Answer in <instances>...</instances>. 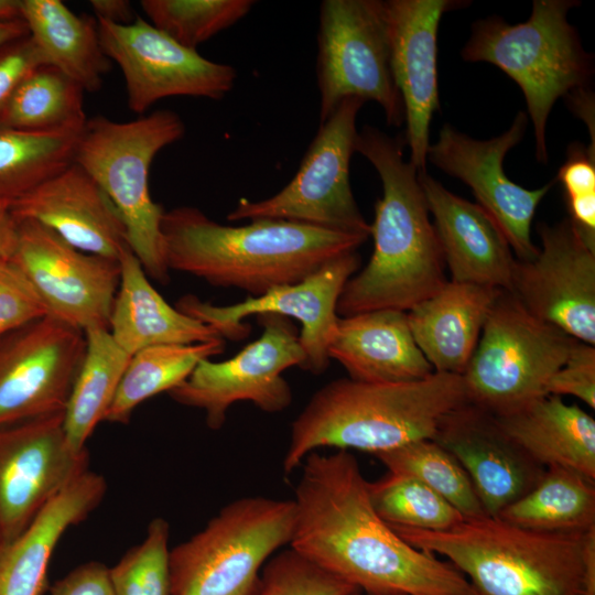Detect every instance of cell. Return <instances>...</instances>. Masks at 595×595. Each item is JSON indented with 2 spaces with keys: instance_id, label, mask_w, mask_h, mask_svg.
<instances>
[{
  "instance_id": "obj_1",
  "label": "cell",
  "mask_w": 595,
  "mask_h": 595,
  "mask_svg": "<svg viewBox=\"0 0 595 595\" xmlns=\"http://www.w3.org/2000/svg\"><path fill=\"white\" fill-rule=\"evenodd\" d=\"M301 466L291 549L365 593L476 595L454 565L412 547L378 516L348 451L312 452Z\"/></svg>"
},
{
  "instance_id": "obj_2",
  "label": "cell",
  "mask_w": 595,
  "mask_h": 595,
  "mask_svg": "<svg viewBox=\"0 0 595 595\" xmlns=\"http://www.w3.org/2000/svg\"><path fill=\"white\" fill-rule=\"evenodd\" d=\"M405 142L365 126L355 152L376 169L382 197L370 225L374 251L367 266L344 285L336 312L349 316L376 310L408 312L448 281L435 228L430 220L418 170L404 160Z\"/></svg>"
},
{
  "instance_id": "obj_3",
  "label": "cell",
  "mask_w": 595,
  "mask_h": 595,
  "mask_svg": "<svg viewBox=\"0 0 595 595\" xmlns=\"http://www.w3.org/2000/svg\"><path fill=\"white\" fill-rule=\"evenodd\" d=\"M161 231L170 270L253 298L302 281L368 239L282 219L223 225L193 206L165 210Z\"/></svg>"
},
{
  "instance_id": "obj_4",
  "label": "cell",
  "mask_w": 595,
  "mask_h": 595,
  "mask_svg": "<svg viewBox=\"0 0 595 595\" xmlns=\"http://www.w3.org/2000/svg\"><path fill=\"white\" fill-rule=\"evenodd\" d=\"M466 401L463 378L454 374L433 372L396 383L333 380L311 397L293 421L283 469L292 473L322 447L377 456L433 439L441 420Z\"/></svg>"
},
{
  "instance_id": "obj_5",
  "label": "cell",
  "mask_w": 595,
  "mask_h": 595,
  "mask_svg": "<svg viewBox=\"0 0 595 595\" xmlns=\"http://www.w3.org/2000/svg\"><path fill=\"white\" fill-rule=\"evenodd\" d=\"M412 547L445 556L476 595H583L586 533H544L497 517L444 531L392 528Z\"/></svg>"
},
{
  "instance_id": "obj_6",
  "label": "cell",
  "mask_w": 595,
  "mask_h": 595,
  "mask_svg": "<svg viewBox=\"0 0 595 595\" xmlns=\"http://www.w3.org/2000/svg\"><path fill=\"white\" fill-rule=\"evenodd\" d=\"M578 2L536 0L526 22L498 17L477 21L462 50L467 62L491 63L521 88L533 125L536 156L548 163L547 122L554 102L589 86L593 57L582 45L567 12Z\"/></svg>"
},
{
  "instance_id": "obj_7",
  "label": "cell",
  "mask_w": 595,
  "mask_h": 595,
  "mask_svg": "<svg viewBox=\"0 0 595 595\" xmlns=\"http://www.w3.org/2000/svg\"><path fill=\"white\" fill-rule=\"evenodd\" d=\"M185 133L182 118L170 109L119 122L104 116L87 119L74 162L107 194L127 231L128 245L147 275L170 281L161 223L164 208L149 188L150 166L165 147Z\"/></svg>"
},
{
  "instance_id": "obj_8",
  "label": "cell",
  "mask_w": 595,
  "mask_h": 595,
  "mask_svg": "<svg viewBox=\"0 0 595 595\" xmlns=\"http://www.w3.org/2000/svg\"><path fill=\"white\" fill-rule=\"evenodd\" d=\"M293 500L250 496L223 507L170 550L171 595H251L264 563L290 544Z\"/></svg>"
},
{
  "instance_id": "obj_9",
  "label": "cell",
  "mask_w": 595,
  "mask_h": 595,
  "mask_svg": "<svg viewBox=\"0 0 595 595\" xmlns=\"http://www.w3.org/2000/svg\"><path fill=\"white\" fill-rule=\"evenodd\" d=\"M574 342L501 290L462 375L467 401L501 416L545 396Z\"/></svg>"
},
{
  "instance_id": "obj_10",
  "label": "cell",
  "mask_w": 595,
  "mask_h": 595,
  "mask_svg": "<svg viewBox=\"0 0 595 595\" xmlns=\"http://www.w3.org/2000/svg\"><path fill=\"white\" fill-rule=\"evenodd\" d=\"M317 47L321 123L342 100L351 97L377 102L390 126L404 122L402 98L391 71L383 1L324 0Z\"/></svg>"
},
{
  "instance_id": "obj_11",
  "label": "cell",
  "mask_w": 595,
  "mask_h": 595,
  "mask_svg": "<svg viewBox=\"0 0 595 595\" xmlns=\"http://www.w3.org/2000/svg\"><path fill=\"white\" fill-rule=\"evenodd\" d=\"M364 101H340L321 123L294 177L261 201L241 198L227 220L282 219L369 237L370 225L353 195L349 167L357 137L356 118Z\"/></svg>"
},
{
  "instance_id": "obj_12",
  "label": "cell",
  "mask_w": 595,
  "mask_h": 595,
  "mask_svg": "<svg viewBox=\"0 0 595 595\" xmlns=\"http://www.w3.org/2000/svg\"><path fill=\"white\" fill-rule=\"evenodd\" d=\"M257 320L262 327L258 339L227 360L199 361L167 392L182 405L202 409L210 430L221 429L228 409L238 401H250L267 413L281 412L292 403V390L282 372L301 368L305 360L298 329L278 314L257 315Z\"/></svg>"
},
{
  "instance_id": "obj_13",
  "label": "cell",
  "mask_w": 595,
  "mask_h": 595,
  "mask_svg": "<svg viewBox=\"0 0 595 595\" xmlns=\"http://www.w3.org/2000/svg\"><path fill=\"white\" fill-rule=\"evenodd\" d=\"M359 266L357 250L349 251L329 260L302 281L275 286L260 296H248L231 305H215L187 294L178 299L175 307L232 342L249 336L250 325L244 320L250 315L292 317L302 325L299 339L305 360L301 369L321 375L329 365L327 348L339 318L336 312L339 295Z\"/></svg>"
},
{
  "instance_id": "obj_14",
  "label": "cell",
  "mask_w": 595,
  "mask_h": 595,
  "mask_svg": "<svg viewBox=\"0 0 595 595\" xmlns=\"http://www.w3.org/2000/svg\"><path fill=\"white\" fill-rule=\"evenodd\" d=\"M97 22L101 48L121 68L127 102L136 113L172 96L220 100L235 86V67L205 58L139 15L123 25Z\"/></svg>"
},
{
  "instance_id": "obj_15",
  "label": "cell",
  "mask_w": 595,
  "mask_h": 595,
  "mask_svg": "<svg viewBox=\"0 0 595 595\" xmlns=\"http://www.w3.org/2000/svg\"><path fill=\"white\" fill-rule=\"evenodd\" d=\"M63 420L61 412L0 426V547L88 470V451L69 445Z\"/></svg>"
},
{
  "instance_id": "obj_16",
  "label": "cell",
  "mask_w": 595,
  "mask_h": 595,
  "mask_svg": "<svg viewBox=\"0 0 595 595\" xmlns=\"http://www.w3.org/2000/svg\"><path fill=\"white\" fill-rule=\"evenodd\" d=\"M85 332L45 315L0 336V426L64 412Z\"/></svg>"
},
{
  "instance_id": "obj_17",
  "label": "cell",
  "mask_w": 595,
  "mask_h": 595,
  "mask_svg": "<svg viewBox=\"0 0 595 595\" xmlns=\"http://www.w3.org/2000/svg\"><path fill=\"white\" fill-rule=\"evenodd\" d=\"M11 259L48 315L83 332L108 328L120 280L119 260L78 250L31 219L18 220Z\"/></svg>"
},
{
  "instance_id": "obj_18",
  "label": "cell",
  "mask_w": 595,
  "mask_h": 595,
  "mask_svg": "<svg viewBox=\"0 0 595 595\" xmlns=\"http://www.w3.org/2000/svg\"><path fill=\"white\" fill-rule=\"evenodd\" d=\"M527 126V113L519 111L506 132L482 141L444 125L426 153L432 164L470 187L477 204L501 229L516 259L522 261L532 260L539 253L531 239V224L539 203L554 184L552 181L528 190L505 174L504 159L522 140Z\"/></svg>"
},
{
  "instance_id": "obj_19",
  "label": "cell",
  "mask_w": 595,
  "mask_h": 595,
  "mask_svg": "<svg viewBox=\"0 0 595 595\" xmlns=\"http://www.w3.org/2000/svg\"><path fill=\"white\" fill-rule=\"evenodd\" d=\"M541 248L528 261L516 259L512 293L534 316L571 337L595 344V250L569 218L540 224Z\"/></svg>"
},
{
  "instance_id": "obj_20",
  "label": "cell",
  "mask_w": 595,
  "mask_h": 595,
  "mask_svg": "<svg viewBox=\"0 0 595 595\" xmlns=\"http://www.w3.org/2000/svg\"><path fill=\"white\" fill-rule=\"evenodd\" d=\"M452 0H388L383 10L394 83L404 108V142L409 162L425 171L430 123L440 110L436 39L444 12L458 8Z\"/></svg>"
},
{
  "instance_id": "obj_21",
  "label": "cell",
  "mask_w": 595,
  "mask_h": 595,
  "mask_svg": "<svg viewBox=\"0 0 595 595\" xmlns=\"http://www.w3.org/2000/svg\"><path fill=\"white\" fill-rule=\"evenodd\" d=\"M432 440L462 465L489 517L528 493L545 469L506 434L495 415L468 401L441 420Z\"/></svg>"
},
{
  "instance_id": "obj_22",
  "label": "cell",
  "mask_w": 595,
  "mask_h": 595,
  "mask_svg": "<svg viewBox=\"0 0 595 595\" xmlns=\"http://www.w3.org/2000/svg\"><path fill=\"white\" fill-rule=\"evenodd\" d=\"M86 253L119 260L130 249L123 221L95 180L74 161L9 205Z\"/></svg>"
},
{
  "instance_id": "obj_23",
  "label": "cell",
  "mask_w": 595,
  "mask_h": 595,
  "mask_svg": "<svg viewBox=\"0 0 595 595\" xmlns=\"http://www.w3.org/2000/svg\"><path fill=\"white\" fill-rule=\"evenodd\" d=\"M451 281L510 291L516 258L493 217L477 203L446 190L426 171L418 172Z\"/></svg>"
},
{
  "instance_id": "obj_24",
  "label": "cell",
  "mask_w": 595,
  "mask_h": 595,
  "mask_svg": "<svg viewBox=\"0 0 595 595\" xmlns=\"http://www.w3.org/2000/svg\"><path fill=\"white\" fill-rule=\"evenodd\" d=\"M327 354L360 382H410L434 372L414 342L407 312L398 310L339 316Z\"/></svg>"
},
{
  "instance_id": "obj_25",
  "label": "cell",
  "mask_w": 595,
  "mask_h": 595,
  "mask_svg": "<svg viewBox=\"0 0 595 595\" xmlns=\"http://www.w3.org/2000/svg\"><path fill=\"white\" fill-rule=\"evenodd\" d=\"M107 484L86 470L63 489L12 542L0 547V595H42L62 536L101 502Z\"/></svg>"
},
{
  "instance_id": "obj_26",
  "label": "cell",
  "mask_w": 595,
  "mask_h": 595,
  "mask_svg": "<svg viewBox=\"0 0 595 595\" xmlns=\"http://www.w3.org/2000/svg\"><path fill=\"white\" fill-rule=\"evenodd\" d=\"M500 291L448 280L407 312L414 342L434 372L463 375Z\"/></svg>"
},
{
  "instance_id": "obj_27",
  "label": "cell",
  "mask_w": 595,
  "mask_h": 595,
  "mask_svg": "<svg viewBox=\"0 0 595 595\" xmlns=\"http://www.w3.org/2000/svg\"><path fill=\"white\" fill-rule=\"evenodd\" d=\"M119 263L120 280L108 329L129 355L151 346L223 338L212 326L170 305L152 285L131 249L121 253Z\"/></svg>"
},
{
  "instance_id": "obj_28",
  "label": "cell",
  "mask_w": 595,
  "mask_h": 595,
  "mask_svg": "<svg viewBox=\"0 0 595 595\" xmlns=\"http://www.w3.org/2000/svg\"><path fill=\"white\" fill-rule=\"evenodd\" d=\"M499 425L533 461L595 479V420L577 404L545 394L501 416Z\"/></svg>"
},
{
  "instance_id": "obj_29",
  "label": "cell",
  "mask_w": 595,
  "mask_h": 595,
  "mask_svg": "<svg viewBox=\"0 0 595 595\" xmlns=\"http://www.w3.org/2000/svg\"><path fill=\"white\" fill-rule=\"evenodd\" d=\"M23 21L47 63L85 91H98L111 61L104 53L97 19L76 14L60 0H23Z\"/></svg>"
},
{
  "instance_id": "obj_30",
  "label": "cell",
  "mask_w": 595,
  "mask_h": 595,
  "mask_svg": "<svg viewBox=\"0 0 595 595\" xmlns=\"http://www.w3.org/2000/svg\"><path fill=\"white\" fill-rule=\"evenodd\" d=\"M497 518L544 533H585L595 528V479L550 466L523 496Z\"/></svg>"
},
{
  "instance_id": "obj_31",
  "label": "cell",
  "mask_w": 595,
  "mask_h": 595,
  "mask_svg": "<svg viewBox=\"0 0 595 595\" xmlns=\"http://www.w3.org/2000/svg\"><path fill=\"white\" fill-rule=\"evenodd\" d=\"M86 350L64 410L63 426L77 452L86 442L115 398L131 355L112 338L108 328L85 331Z\"/></svg>"
},
{
  "instance_id": "obj_32",
  "label": "cell",
  "mask_w": 595,
  "mask_h": 595,
  "mask_svg": "<svg viewBox=\"0 0 595 595\" xmlns=\"http://www.w3.org/2000/svg\"><path fill=\"white\" fill-rule=\"evenodd\" d=\"M225 339L196 344H170L133 354L104 421L127 424L133 410L161 392L183 382L204 359L223 354Z\"/></svg>"
},
{
  "instance_id": "obj_33",
  "label": "cell",
  "mask_w": 595,
  "mask_h": 595,
  "mask_svg": "<svg viewBox=\"0 0 595 595\" xmlns=\"http://www.w3.org/2000/svg\"><path fill=\"white\" fill-rule=\"evenodd\" d=\"M85 90L63 72L43 64L29 73L0 111V126L26 132L82 129Z\"/></svg>"
},
{
  "instance_id": "obj_34",
  "label": "cell",
  "mask_w": 595,
  "mask_h": 595,
  "mask_svg": "<svg viewBox=\"0 0 595 595\" xmlns=\"http://www.w3.org/2000/svg\"><path fill=\"white\" fill-rule=\"evenodd\" d=\"M83 129L26 132L0 126V203L10 205L68 166Z\"/></svg>"
},
{
  "instance_id": "obj_35",
  "label": "cell",
  "mask_w": 595,
  "mask_h": 595,
  "mask_svg": "<svg viewBox=\"0 0 595 595\" xmlns=\"http://www.w3.org/2000/svg\"><path fill=\"white\" fill-rule=\"evenodd\" d=\"M376 457L389 472L414 477L426 485L465 519L486 516L462 465L432 439L414 441Z\"/></svg>"
},
{
  "instance_id": "obj_36",
  "label": "cell",
  "mask_w": 595,
  "mask_h": 595,
  "mask_svg": "<svg viewBox=\"0 0 595 595\" xmlns=\"http://www.w3.org/2000/svg\"><path fill=\"white\" fill-rule=\"evenodd\" d=\"M368 494L378 516L391 528L444 531L465 519L443 497L404 474L388 472L368 482Z\"/></svg>"
},
{
  "instance_id": "obj_37",
  "label": "cell",
  "mask_w": 595,
  "mask_h": 595,
  "mask_svg": "<svg viewBox=\"0 0 595 595\" xmlns=\"http://www.w3.org/2000/svg\"><path fill=\"white\" fill-rule=\"evenodd\" d=\"M252 0H142L151 24L178 44L196 47L245 18Z\"/></svg>"
},
{
  "instance_id": "obj_38",
  "label": "cell",
  "mask_w": 595,
  "mask_h": 595,
  "mask_svg": "<svg viewBox=\"0 0 595 595\" xmlns=\"http://www.w3.org/2000/svg\"><path fill=\"white\" fill-rule=\"evenodd\" d=\"M169 537L165 519L150 521L144 540L109 567L113 595H171Z\"/></svg>"
},
{
  "instance_id": "obj_39",
  "label": "cell",
  "mask_w": 595,
  "mask_h": 595,
  "mask_svg": "<svg viewBox=\"0 0 595 595\" xmlns=\"http://www.w3.org/2000/svg\"><path fill=\"white\" fill-rule=\"evenodd\" d=\"M357 589L293 549L272 555L251 595H348Z\"/></svg>"
},
{
  "instance_id": "obj_40",
  "label": "cell",
  "mask_w": 595,
  "mask_h": 595,
  "mask_svg": "<svg viewBox=\"0 0 595 595\" xmlns=\"http://www.w3.org/2000/svg\"><path fill=\"white\" fill-rule=\"evenodd\" d=\"M556 181L563 186L567 218L595 250V152L581 143L571 144Z\"/></svg>"
},
{
  "instance_id": "obj_41",
  "label": "cell",
  "mask_w": 595,
  "mask_h": 595,
  "mask_svg": "<svg viewBox=\"0 0 595 595\" xmlns=\"http://www.w3.org/2000/svg\"><path fill=\"white\" fill-rule=\"evenodd\" d=\"M47 315V310L11 258L0 259V336Z\"/></svg>"
},
{
  "instance_id": "obj_42",
  "label": "cell",
  "mask_w": 595,
  "mask_h": 595,
  "mask_svg": "<svg viewBox=\"0 0 595 595\" xmlns=\"http://www.w3.org/2000/svg\"><path fill=\"white\" fill-rule=\"evenodd\" d=\"M547 394L573 396L595 408V348L575 339L564 364L552 375Z\"/></svg>"
},
{
  "instance_id": "obj_43",
  "label": "cell",
  "mask_w": 595,
  "mask_h": 595,
  "mask_svg": "<svg viewBox=\"0 0 595 595\" xmlns=\"http://www.w3.org/2000/svg\"><path fill=\"white\" fill-rule=\"evenodd\" d=\"M48 64L30 34L0 46V111L34 68Z\"/></svg>"
},
{
  "instance_id": "obj_44",
  "label": "cell",
  "mask_w": 595,
  "mask_h": 595,
  "mask_svg": "<svg viewBox=\"0 0 595 595\" xmlns=\"http://www.w3.org/2000/svg\"><path fill=\"white\" fill-rule=\"evenodd\" d=\"M51 595H113L109 567L90 561L83 563L56 581L50 588Z\"/></svg>"
},
{
  "instance_id": "obj_45",
  "label": "cell",
  "mask_w": 595,
  "mask_h": 595,
  "mask_svg": "<svg viewBox=\"0 0 595 595\" xmlns=\"http://www.w3.org/2000/svg\"><path fill=\"white\" fill-rule=\"evenodd\" d=\"M90 6L97 20L113 24H129L137 18L131 2L127 0H91Z\"/></svg>"
},
{
  "instance_id": "obj_46",
  "label": "cell",
  "mask_w": 595,
  "mask_h": 595,
  "mask_svg": "<svg viewBox=\"0 0 595 595\" xmlns=\"http://www.w3.org/2000/svg\"><path fill=\"white\" fill-rule=\"evenodd\" d=\"M570 109L585 121L595 147L594 130V94L589 86L575 89L565 96Z\"/></svg>"
},
{
  "instance_id": "obj_47",
  "label": "cell",
  "mask_w": 595,
  "mask_h": 595,
  "mask_svg": "<svg viewBox=\"0 0 595 595\" xmlns=\"http://www.w3.org/2000/svg\"><path fill=\"white\" fill-rule=\"evenodd\" d=\"M17 241L18 220L11 214L9 204L0 203V259L11 258Z\"/></svg>"
},
{
  "instance_id": "obj_48",
  "label": "cell",
  "mask_w": 595,
  "mask_h": 595,
  "mask_svg": "<svg viewBox=\"0 0 595 595\" xmlns=\"http://www.w3.org/2000/svg\"><path fill=\"white\" fill-rule=\"evenodd\" d=\"M583 595H595V528L586 533Z\"/></svg>"
},
{
  "instance_id": "obj_49",
  "label": "cell",
  "mask_w": 595,
  "mask_h": 595,
  "mask_svg": "<svg viewBox=\"0 0 595 595\" xmlns=\"http://www.w3.org/2000/svg\"><path fill=\"white\" fill-rule=\"evenodd\" d=\"M23 21V0H0V23Z\"/></svg>"
},
{
  "instance_id": "obj_50",
  "label": "cell",
  "mask_w": 595,
  "mask_h": 595,
  "mask_svg": "<svg viewBox=\"0 0 595 595\" xmlns=\"http://www.w3.org/2000/svg\"><path fill=\"white\" fill-rule=\"evenodd\" d=\"M28 34L30 32L24 21L0 23V46Z\"/></svg>"
},
{
  "instance_id": "obj_51",
  "label": "cell",
  "mask_w": 595,
  "mask_h": 595,
  "mask_svg": "<svg viewBox=\"0 0 595 595\" xmlns=\"http://www.w3.org/2000/svg\"><path fill=\"white\" fill-rule=\"evenodd\" d=\"M348 595H380V594H370V593H365V592H361V591H355Z\"/></svg>"
}]
</instances>
